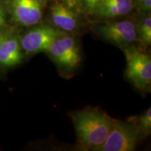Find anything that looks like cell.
Wrapping results in <instances>:
<instances>
[{"label":"cell","mask_w":151,"mask_h":151,"mask_svg":"<svg viewBox=\"0 0 151 151\" xmlns=\"http://www.w3.org/2000/svg\"><path fill=\"white\" fill-rule=\"evenodd\" d=\"M137 39L143 44L148 46L151 43V16L150 13H146L137 22H134Z\"/></svg>","instance_id":"cell-11"},{"label":"cell","mask_w":151,"mask_h":151,"mask_svg":"<svg viewBox=\"0 0 151 151\" xmlns=\"http://www.w3.org/2000/svg\"><path fill=\"white\" fill-rule=\"evenodd\" d=\"M101 0H81V8L85 14L94 16L96 9Z\"/></svg>","instance_id":"cell-13"},{"label":"cell","mask_w":151,"mask_h":151,"mask_svg":"<svg viewBox=\"0 0 151 151\" xmlns=\"http://www.w3.org/2000/svg\"><path fill=\"white\" fill-rule=\"evenodd\" d=\"M134 5V0H101L94 16L104 20L124 16L131 12Z\"/></svg>","instance_id":"cell-10"},{"label":"cell","mask_w":151,"mask_h":151,"mask_svg":"<svg viewBox=\"0 0 151 151\" xmlns=\"http://www.w3.org/2000/svg\"><path fill=\"white\" fill-rule=\"evenodd\" d=\"M138 7L143 13H150L151 0H141L137 2Z\"/></svg>","instance_id":"cell-15"},{"label":"cell","mask_w":151,"mask_h":151,"mask_svg":"<svg viewBox=\"0 0 151 151\" xmlns=\"http://www.w3.org/2000/svg\"><path fill=\"white\" fill-rule=\"evenodd\" d=\"M39 24L34 25L20 39L22 50L28 54L46 52L64 32L50 24Z\"/></svg>","instance_id":"cell-6"},{"label":"cell","mask_w":151,"mask_h":151,"mask_svg":"<svg viewBox=\"0 0 151 151\" xmlns=\"http://www.w3.org/2000/svg\"><path fill=\"white\" fill-rule=\"evenodd\" d=\"M14 32L15 29L14 27L6 25V24L3 26V27H0V44H1V43L6 38L10 36Z\"/></svg>","instance_id":"cell-14"},{"label":"cell","mask_w":151,"mask_h":151,"mask_svg":"<svg viewBox=\"0 0 151 151\" xmlns=\"http://www.w3.org/2000/svg\"><path fill=\"white\" fill-rule=\"evenodd\" d=\"M0 1H9V0H0Z\"/></svg>","instance_id":"cell-19"},{"label":"cell","mask_w":151,"mask_h":151,"mask_svg":"<svg viewBox=\"0 0 151 151\" xmlns=\"http://www.w3.org/2000/svg\"><path fill=\"white\" fill-rule=\"evenodd\" d=\"M139 124L137 127L140 132L141 137L148 136L150 133L151 129V108H149L146 111V112L139 117Z\"/></svg>","instance_id":"cell-12"},{"label":"cell","mask_w":151,"mask_h":151,"mask_svg":"<svg viewBox=\"0 0 151 151\" xmlns=\"http://www.w3.org/2000/svg\"><path fill=\"white\" fill-rule=\"evenodd\" d=\"M78 141L84 148L95 150L104 143L114 119L94 109H87L71 114Z\"/></svg>","instance_id":"cell-1"},{"label":"cell","mask_w":151,"mask_h":151,"mask_svg":"<svg viewBox=\"0 0 151 151\" xmlns=\"http://www.w3.org/2000/svg\"></svg>","instance_id":"cell-20"},{"label":"cell","mask_w":151,"mask_h":151,"mask_svg":"<svg viewBox=\"0 0 151 151\" xmlns=\"http://www.w3.org/2000/svg\"><path fill=\"white\" fill-rule=\"evenodd\" d=\"M53 1L50 7V16L52 24L66 32L75 30L78 25V18L75 10L59 0Z\"/></svg>","instance_id":"cell-8"},{"label":"cell","mask_w":151,"mask_h":151,"mask_svg":"<svg viewBox=\"0 0 151 151\" xmlns=\"http://www.w3.org/2000/svg\"><path fill=\"white\" fill-rule=\"evenodd\" d=\"M22 58L20 38L14 32L0 44V65L6 67H14L21 63Z\"/></svg>","instance_id":"cell-9"},{"label":"cell","mask_w":151,"mask_h":151,"mask_svg":"<svg viewBox=\"0 0 151 151\" xmlns=\"http://www.w3.org/2000/svg\"><path fill=\"white\" fill-rule=\"evenodd\" d=\"M125 55V76L137 89L148 90L151 84V60L148 53L134 46L123 48Z\"/></svg>","instance_id":"cell-2"},{"label":"cell","mask_w":151,"mask_h":151,"mask_svg":"<svg viewBox=\"0 0 151 151\" xmlns=\"http://www.w3.org/2000/svg\"><path fill=\"white\" fill-rule=\"evenodd\" d=\"M44 0H9V11L14 22L31 27L41 22Z\"/></svg>","instance_id":"cell-7"},{"label":"cell","mask_w":151,"mask_h":151,"mask_svg":"<svg viewBox=\"0 0 151 151\" xmlns=\"http://www.w3.org/2000/svg\"><path fill=\"white\" fill-rule=\"evenodd\" d=\"M140 137V132L137 125L114 119L112 127L104 143L95 150H134Z\"/></svg>","instance_id":"cell-3"},{"label":"cell","mask_w":151,"mask_h":151,"mask_svg":"<svg viewBox=\"0 0 151 151\" xmlns=\"http://www.w3.org/2000/svg\"><path fill=\"white\" fill-rule=\"evenodd\" d=\"M0 23L6 24V14L4 7L0 4Z\"/></svg>","instance_id":"cell-17"},{"label":"cell","mask_w":151,"mask_h":151,"mask_svg":"<svg viewBox=\"0 0 151 151\" xmlns=\"http://www.w3.org/2000/svg\"><path fill=\"white\" fill-rule=\"evenodd\" d=\"M63 1L67 6L73 10L81 8V0H63Z\"/></svg>","instance_id":"cell-16"},{"label":"cell","mask_w":151,"mask_h":151,"mask_svg":"<svg viewBox=\"0 0 151 151\" xmlns=\"http://www.w3.org/2000/svg\"><path fill=\"white\" fill-rule=\"evenodd\" d=\"M59 67L71 71L80 65L81 56L74 38L62 32L46 52Z\"/></svg>","instance_id":"cell-5"},{"label":"cell","mask_w":151,"mask_h":151,"mask_svg":"<svg viewBox=\"0 0 151 151\" xmlns=\"http://www.w3.org/2000/svg\"><path fill=\"white\" fill-rule=\"evenodd\" d=\"M94 29L106 41L122 48L137 40L135 23L132 20H106L94 24Z\"/></svg>","instance_id":"cell-4"},{"label":"cell","mask_w":151,"mask_h":151,"mask_svg":"<svg viewBox=\"0 0 151 151\" xmlns=\"http://www.w3.org/2000/svg\"><path fill=\"white\" fill-rule=\"evenodd\" d=\"M44 1H56V0H44Z\"/></svg>","instance_id":"cell-18"}]
</instances>
